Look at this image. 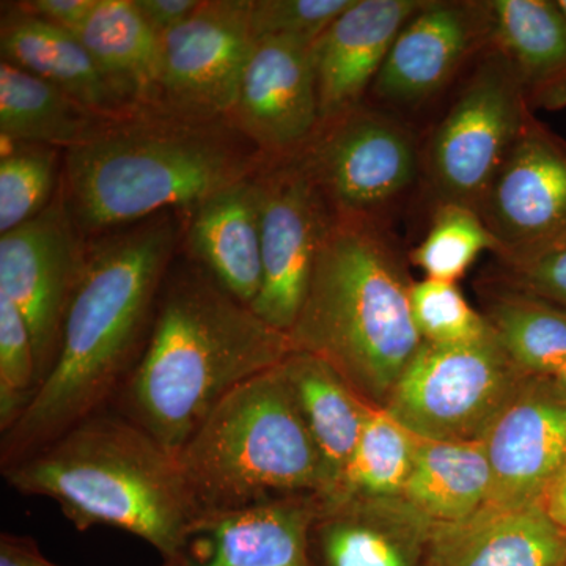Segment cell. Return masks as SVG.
I'll return each mask as SVG.
<instances>
[{
	"label": "cell",
	"mask_w": 566,
	"mask_h": 566,
	"mask_svg": "<svg viewBox=\"0 0 566 566\" xmlns=\"http://www.w3.org/2000/svg\"><path fill=\"white\" fill-rule=\"evenodd\" d=\"M175 241V223L158 219L85 253L55 363L20 422L0 436V471L114 405L147 345Z\"/></svg>",
	"instance_id": "1"
},
{
	"label": "cell",
	"mask_w": 566,
	"mask_h": 566,
	"mask_svg": "<svg viewBox=\"0 0 566 566\" xmlns=\"http://www.w3.org/2000/svg\"><path fill=\"white\" fill-rule=\"evenodd\" d=\"M294 353L202 268L167 273L150 335L111 406L178 457L227 395Z\"/></svg>",
	"instance_id": "2"
},
{
	"label": "cell",
	"mask_w": 566,
	"mask_h": 566,
	"mask_svg": "<svg viewBox=\"0 0 566 566\" xmlns=\"http://www.w3.org/2000/svg\"><path fill=\"white\" fill-rule=\"evenodd\" d=\"M412 285L386 222L334 214L289 333L294 352L326 360L368 405L385 409L423 344Z\"/></svg>",
	"instance_id": "3"
},
{
	"label": "cell",
	"mask_w": 566,
	"mask_h": 566,
	"mask_svg": "<svg viewBox=\"0 0 566 566\" xmlns=\"http://www.w3.org/2000/svg\"><path fill=\"white\" fill-rule=\"evenodd\" d=\"M14 491L54 501L80 531L122 528L172 557L200 517L177 457L115 409L3 469Z\"/></svg>",
	"instance_id": "4"
},
{
	"label": "cell",
	"mask_w": 566,
	"mask_h": 566,
	"mask_svg": "<svg viewBox=\"0 0 566 566\" xmlns=\"http://www.w3.org/2000/svg\"><path fill=\"white\" fill-rule=\"evenodd\" d=\"M282 364L227 395L178 453L200 516L326 494L322 455Z\"/></svg>",
	"instance_id": "5"
},
{
	"label": "cell",
	"mask_w": 566,
	"mask_h": 566,
	"mask_svg": "<svg viewBox=\"0 0 566 566\" xmlns=\"http://www.w3.org/2000/svg\"><path fill=\"white\" fill-rule=\"evenodd\" d=\"M249 174L248 156L210 129L117 122L66 151V207L80 229L96 232L196 208Z\"/></svg>",
	"instance_id": "6"
},
{
	"label": "cell",
	"mask_w": 566,
	"mask_h": 566,
	"mask_svg": "<svg viewBox=\"0 0 566 566\" xmlns=\"http://www.w3.org/2000/svg\"><path fill=\"white\" fill-rule=\"evenodd\" d=\"M526 376L491 327L465 344L423 342L385 411L419 439L482 442Z\"/></svg>",
	"instance_id": "7"
},
{
	"label": "cell",
	"mask_w": 566,
	"mask_h": 566,
	"mask_svg": "<svg viewBox=\"0 0 566 566\" xmlns=\"http://www.w3.org/2000/svg\"><path fill=\"white\" fill-rule=\"evenodd\" d=\"M532 114L512 65L490 44L428 142L424 172L434 203L479 212Z\"/></svg>",
	"instance_id": "8"
},
{
	"label": "cell",
	"mask_w": 566,
	"mask_h": 566,
	"mask_svg": "<svg viewBox=\"0 0 566 566\" xmlns=\"http://www.w3.org/2000/svg\"><path fill=\"white\" fill-rule=\"evenodd\" d=\"M297 159L335 214L381 222L411 191L422 166L403 123L363 106L319 126Z\"/></svg>",
	"instance_id": "9"
},
{
	"label": "cell",
	"mask_w": 566,
	"mask_h": 566,
	"mask_svg": "<svg viewBox=\"0 0 566 566\" xmlns=\"http://www.w3.org/2000/svg\"><path fill=\"white\" fill-rule=\"evenodd\" d=\"M479 214L497 263H527L565 248L566 140L535 114L495 174Z\"/></svg>",
	"instance_id": "10"
},
{
	"label": "cell",
	"mask_w": 566,
	"mask_h": 566,
	"mask_svg": "<svg viewBox=\"0 0 566 566\" xmlns=\"http://www.w3.org/2000/svg\"><path fill=\"white\" fill-rule=\"evenodd\" d=\"M73 227L65 200L57 199L0 237V296L17 305L28 324L40 387L57 357L63 322L84 264Z\"/></svg>",
	"instance_id": "11"
},
{
	"label": "cell",
	"mask_w": 566,
	"mask_h": 566,
	"mask_svg": "<svg viewBox=\"0 0 566 566\" xmlns=\"http://www.w3.org/2000/svg\"><path fill=\"white\" fill-rule=\"evenodd\" d=\"M251 0L202 2L161 36L158 96L188 117L232 114L255 46Z\"/></svg>",
	"instance_id": "12"
},
{
	"label": "cell",
	"mask_w": 566,
	"mask_h": 566,
	"mask_svg": "<svg viewBox=\"0 0 566 566\" xmlns=\"http://www.w3.org/2000/svg\"><path fill=\"white\" fill-rule=\"evenodd\" d=\"M262 185L263 281L251 308L263 322L289 334L335 212L300 159L264 178Z\"/></svg>",
	"instance_id": "13"
},
{
	"label": "cell",
	"mask_w": 566,
	"mask_h": 566,
	"mask_svg": "<svg viewBox=\"0 0 566 566\" xmlns=\"http://www.w3.org/2000/svg\"><path fill=\"white\" fill-rule=\"evenodd\" d=\"M490 504H542L566 464V395L553 376L527 375L483 438Z\"/></svg>",
	"instance_id": "14"
},
{
	"label": "cell",
	"mask_w": 566,
	"mask_h": 566,
	"mask_svg": "<svg viewBox=\"0 0 566 566\" xmlns=\"http://www.w3.org/2000/svg\"><path fill=\"white\" fill-rule=\"evenodd\" d=\"M490 43L485 2L427 0L398 33L371 87L381 102L417 106Z\"/></svg>",
	"instance_id": "15"
},
{
	"label": "cell",
	"mask_w": 566,
	"mask_h": 566,
	"mask_svg": "<svg viewBox=\"0 0 566 566\" xmlns=\"http://www.w3.org/2000/svg\"><path fill=\"white\" fill-rule=\"evenodd\" d=\"M232 115L245 136L264 150L303 151L322 125L312 44L255 40Z\"/></svg>",
	"instance_id": "16"
},
{
	"label": "cell",
	"mask_w": 566,
	"mask_h": 566,
	"mask_svg": "<svg viewBox=\"0 0 566 566\" xmlns=\"http://www.w3.org/2000/svg\"><path fill=\"white\" fill-rule=\"evenodd\" d=\"M316 510L314 495L200 516L163 566H315Z\"/></svg>",
	"instance_id": "17"
},
{
	"label": "cell",
	"mask_w": 566,
	"mask_h": 566,
	"mask_svg": "<svg viewBox=\"0 0 566 566\" xmlns=\"http://www.w3.org/2000/svg\"><path fill=\"white\" fill-rule=\"evenodd\" d=\"M434 524L400 497H318L315 566H428Z\"/></svg>",
	"instance_id": "18"
},
{
	"label": "cell",
	"mask_w": 566,
	"mask_h": 566,
	"mask_svg": "<svg viewBox=\"0 0 566 566\" xmlns=\"http://www.w3.org/2000/svg\"><path fill=\"white\" fill-rule=\"evenodd\" d=\"M424 2L353 0L312 44L322 125L359 109L398 33Z\"/></svg>",
	"instance_id": "19"
},
{
	"label": "cell",
	"mask_w": 566,
	"mask_h": 566,
	"mask_svg": "<svg viewBox=\"0 0 566 566\" xmlns=\"http://www.w3.org/2000/svg\"><path fill=\"white\" fill-rule=\"evenodd\" d=\"M428 566H566V531L543 504L486 505L434 524Z\"/></svg>",
	"instance_id": "20"
},
{
	"label": "cell",
	"mask_w": 566,
	"mask_h": 566,
	"mask_svg": "<svg viewBox=\"0 0 566 566\" xmlns=\"http://www.w3.org/2000/svg\"><path fill=\"white\" fill-rule=\"evenodd\" d=\"M262 181L227 186L193 208L188 243L199 266L252 305L262 290Z\"/></svg>",
	"instance_id": "21"
},
{
	"label": "cell",
	"mask_w": 566,
	"mask_h": 566,
	"mask_svg": "<svg viewBox=\"0 0 566 566\" xmlns=\"http://www.w3.org/2000/svg\"><path fill=\"white\" fill-rule=\"evenodd\" d=\"M491 46L515 71L532 112L566 107V14L557 0H488Z\"/></svg>",
	"instance_id": "22"
},
{
	"label": "cell",
	"mask_w": 566,
	"mask_h": 566,
	"mask_svg": "<svg viewBox=\"0 0 566 566\" xmlns=\"http://www.w3.org/2000/svg\"><path fill=\"white\" fill-rule=\"evenodd\" d=\"M0 50L2 61L50 82L104 117L120 120L134 104L74 33L22 10L3 18Z\"/></svg>",
	"instance_id": "23"
},
{
	"label": "cell",
	"mask_w": 566,
	"mask_h": 566,
	"mask_svg": "<svg viewBox=\"0 0 566 566\" xmlns=\"http://www.w3.org/2000/svg\"><path fill=\"white\" fill-rule=\"evenodd\" d=\"M304 422L318 447L329 495L340 482L346 465L374 411L326 360L314 354L294 352L283 360Z\"/></svg>",
	"instance_id": "24"
},
{
	"label": "cell",
	"mask_w": 566,
	"mask_h": 566,
	"mask_svg": "<svg viewBox=\"0 0 566 566\" xmlns=\"http://www.w3.org/2000/svg\"><path fill=\"white\" fill-rule=\"evenodd\" d=\"M35 74L0 63V133L31 145L76 147L117 123Z\"/></svg>",
	"instance_id": "25"
},
{
	"label": "cell",
	"mask_w": 566,
	"mask_h": 566,
	"mask_svg": "<svg viewBox=\"0 0 566 566\" xmlns=\"http://www.w3.org/2000/svg\"><path fill=\"white\" fill-rule=\"evenodd\" d=\"M493 475L483 442L419 439L403 497L433 524L475 515L490 504Z\"/></svg>",
	"instance_id": "26"
},
{
	"label": "cell",
	"mask_w": 566,
	"mask_h": 566,
	"mask_svg": "<svg viewBox=\"0 0 566 566\" xmlns=\"http://www.w3.org/2000/svg\"><path fill=\"white\" fill-rule=\"evenodd\" d=\"M74 35L132 102L158 96L161 36L134 0H98Z\"/></svg>",
	"instance_id": "27"
},
{
	"label": "cell",
	"mask_w": 566,
	"mask_h": 566,
	"mask_svg": "<svg viewBox=\"0 0 566 566\" xmlns=\"http://www.w3.org/2000/svg\"><path fill=\"white\" fill-rule=\"evenodd\" d=\"M488 324L527 375L554 376L566 363V312L534 294L488 279L480 293Z\"/></svg>",
	"instance_id": "28"
},
{
	"label": "cell",
	"mask_w": 566,
	"mask_h": 566,
	"mask_svg": "<svg viewBox=\"0 0 566 566\" xmlns=\"http://www.w3.org/2000/svg\"><path fill=\"white\" fill-rule=\"evenodd\" d=\"M419 438L385 409H374L335 490L322 499L400 497L415 465Z\"/></svg>",
	"instance_id": "29"
},
{
	"label": "cell",
	"mask_w": 566,
	"mask_h": 566,
	"mask_svg": "<svg viewBox=\"0 0 566 566\" xmlns=\"http://www.w3.org/2000/svg\"><path fill=\"white\" fill-rule=\"evenodd\" d=\"M494 240L479 212L463 205H436L430 229L411 253V262L427 279L457 283Z\"/></svg>",
	"instance_id": "30"
},
{
	"label": "cell",
	"mask_w": 566,
	"mask_h": 566,
	"mask_svg": "<svg viewBox=\"0 0 566 566\" xmlns=\"http://www.w3.org/2000/svg\"><path fill=\"white\" fill-rule=\"evenodd\" d=\"M55 185L51 147L18 148L0 161V233L17 229L50 205Z\"/></svg>",
	"instance_id": "31"
},
{
	"label": "cell",
	"mask_w": 566,
	"mask_h": 566,
	"mask_svg": "<svg viewBox=\"0 0 566 566\" xmlns=\"http://www.w3.org/2000/svg\"><path fill=\"white\" fill-rule=\"evenodd\" d=\"M39 389L28 324L17 305L0 296V436L20 422Z\"/></svg>",
	"instance_id": "32"
},
{
	"label": "cell",
	"mask_w": 566,
	"mask_h": 566,
	"mask_svg": "<svg viewBox=\"0 0 566 566\" xmlns=\"http://www.w3.org/2000/svg\"><path fill=\"white\" fill-rule=\"evenodd\" d=\"M412 315L423 342L465 344L490 333L482 312L474 311L457 283L424 277L411 289Z\"/></svg>",
	"instance_id": "33"
},
{
	"label": "cell",
	"mask_w": 566,
	"mask_h": 566,
	"mask_svg": "<svg viewBox=\"0 0 566 566\" xmlns=\"http://www.w3.org/2000/svg\"><path fill=\"white\" fill-rule=\"evenodd\" d=\"M353 0H252L253 39H289L314 44Z\"/></svg>",
	"instance_id": "34"
},
{
	"label": "cell",
	"mask_w": 566,
	"mask_h": 566,
	"mask_svg": "<svg viewBox=\"0 0 566 566\" xmlns=\"http://www.w3.org/2000/svg\"><path fill=\"white\" fill-rule=\"evenodd\" d=\"M494 281L542 297L566 312V245L520 264H497Z\"/></svg>",
	"instance_id": "35"
},
{
	"label": "cell",
	"mask_w": 566,
	"mask_h": 566,
	"mask_svg": "<svg viewBox=\"0 0 566 566\" xmlns=\"http://www.w3.org/2000/svg\"><path fill=\"white\" fill-rule=\"evenodd\" d=\"M96 2L98 0H32L20 3V10L74 33L87 20Z\"/></svg>",
	"instance_id": "36"
},
{
	"label": "cell",
	"mask_w": 566,
	"mask_h": 566,
	"mask_svg": "<svg viewBox=\"0 0 566 566\" xmlns=\"http://www.w3.org/2000/svg\"><path fill=\"white\" fill-rule=\"evenodd\" d=\"M153 31L163 36L189 20L202 2L199 0H134Z\"/></svg>",
	"instance_id": "37"
},
{
	"label": "cell",
	"mask_w": 566,
	"mask_h": 566,
	"mask_svg": "<svg viewBox=\"0 0 566 566\" xmlns=\"http://www.w3.org/2000/svg\"><path fill=\"white\" fill-rule=\"evenodd\" d=\"M0 566H59L40 553L39 546L28 536L0 535Z\"/></svg>",
	"instance_id": "38"
},
{
	"label": "cell",
	"mask_w": 566,
	"mask_h": 566,
	"mask_svg": "<svg viewBox=\"0 0 566 566\" xmlns=\"http://www.w3.org/2000/svg\"><path fill=\"white\" fill-rule=\"evenodd\" d=\"M542 504L558 526L566 531V465L556 482L547 490Z\"/></svg>",
	"instance_id": "39"
},
{
	"label": "cell",
	"mask_w": 566,
	"mask_h": 566,
	"mask_svg": "<svg viewBox=\"0 0 566 566\" xmlns=\"http://www.w3.org/2000/svg\"><path fill=\"white\" fill-rule=\"evenodd\" d=\"M553 378L554 381H556L558 389H560L562 392L566 395V363L564 367H562L560 370H558L557 374L553 376Z\"/></svg>",
	"instance_id": "40"
},
{
	"label": "cell",
	"mask_w": 566,
	"mask_h": 566,
	"mask_svg": "<svg viewBox=\"0 0 566 566\" xmlns=\"http://www.w3.org/2000/svg\"><path fill=\"white\" fill-rule=\"evenodd\" d=\"M558 7H560L562 11L566 14V0H557Z\"/></svg>",
	"instance_id": "41"
},
{
	"label": "cell",
	"mask_w": 566,
	"mask_h": 566,
	"mask_svg": "<svg viewBox=\"0 0 566 566\" xmlns=\"http://www.w3.org/2000/svg\"><path fill=\"white\" fill-rule=\"evenodd\" d=\"M566 465V464H565Z\"/></svg>",
	"instance_id": "42"
}]
</instances>
